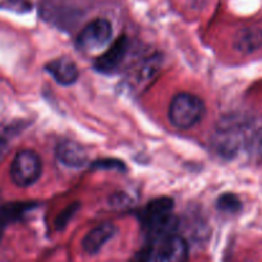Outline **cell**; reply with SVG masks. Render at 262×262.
<instances>
[{"mask_svg": "<svg viewBox=\"0 0 262 262\" xmlns=\"http://www.w3.org/2000/svg\"><path fill=\"white\" fill-rule=\"evenodd\" d=\"M174 201L169 197H159L148 202L141 214V222L152 241H158L173 234L177 220L173 215Z\"/></svg>", "mask_w": 262, "mask_h": 262, "instance_id": "obj_1", "label": "cell"}, {"mask_svg": "<svg viewBox=\"0 0 262 262\" xmlns=\"http://www.w3.org/2000/svg\"><path fill=\"white\" fill-rule=\"evenodd\" d=\"M205 112V104L199 96L189 92H179L171 99L168 115L174 128L188 130L201 122Z\"/></svg>", "mask_w": 262, "mask_h": 262, "instance_id": "obj_2", "label": "cell"}, {"mask_svg": "<svg viewBox=\"0 0 262 262\" xmlns=\"http://www.w3.org/2000/svg\"><path fill=\"white\" fill-rule=\"evenodd\" d=\"M42 173V161L32 150L19 151L10 165V178L18 187H30L40 179Z\"/></svg>", "mask_w": 262, "mask_h": 262, "instance_id": "obj_3", "label": "cell"}, {"mask_svg": "<svg viewBox=\"0 0 262 262\" xmlns=\"http://www.w3.org/2000/svg\"><path fill=\"white\" fill-rule=\"evenodd\" d=\"M113 38V26L105 18H96L83 27L77 43L84 51H96L105 48Z\"/></svg>", "mask_w": 262, "mask_h": 262, "instance_id": "obj_4", "label": "cell"}, {"mask_svg": "<svg viewBox=\"0 0 262 262\" xmlns=\"http://www.w3.org/2000/svg\"><path fill=\"white\" fill-rule=\"evenodd\" d=\"M128 49H129V40L127 36H119L117 40L113 41L106 51L97 56L96 60L94 61L95 71L102 74L117 73L127 58Z\"/></svg>", "mask_w": 262, "mask_h": 262, "instance_id": "obj_5", "label": "cell"}, {"mask_svg": "<svg viewBox=\"0 0 262 262\" xmlns=\"http://www.w3.org/2000/svg\"><path fill=\"white\" fill-rule=\"evenodd\" d=\"M212 145L223 158L234 156L241 147V133L237 125L229 120H223L215 130Z\"/></svg>", "mask_w": 262, "mask_h": 262, "instance_id": "obj_6", "label": "cell"}, {"mask_svg": "<svg viewBox=\"0 0 262 262\" xmlns=\"http://www.w3.org/2000/svg\"><path fill=\"white\" fill-rule=\"evenodd\" d=\"M188 245L182 237L171 234L160 242L155 253V262H187Z\"/></svg>", "mask_w": 262, "mask_h": 262, "instance_id": "obj_7", "label": "cell"}, {"mask_svg": "<svg viewBox=\"0 0 262 262\" xmlns=\"http://www.w3.org/2000/svg\"><path fill=\"white\" fill-rule=\"evenodd\" d=\"M45 71L60 86H72L79 77L77 64L68 58H58L46 64Z\"/></svg>", "mask_w": 262, "mask_h": 262, "instance_id": "obj_8", "label": "cell"}, {"mask_svg": "<svg viewBox=\"0 0 262 262\" xmlns=\"http://www.w3.org/2000/svg\"><path fill=\"white\" fill-rule=\"evenodd\" d=\"M56 159L67 168L79 169L89 161L86 150L74 141H61L56 147Z\"/></svg>", "mask_w": 262, "mask_h": 262, "instance_id": "obj_9", "label": "cell"}, {"mask_svg": "<svg viewBox=\"0 0 262 262\" xmlns=\"http://www.w3.org/2000/svg\"><path fill=\"white\" fill-rule=\"evenodd\" d=\"M117 227L113 223H102L84 235L82 248L90 255H95L117 234Z\"/></svg>", "mask_w": 262, "mask_h": 262, "instance_id": "obj_10", "label": "cell"}, {"mask_svg": "<svg viewBox=\"0 0 262 262\" xmlns=\"http://www.w3.org/2000/svg\"><path fill=\"white\" fill-rule=\"evenodd\" d=\"M262 46V31L257 28H246L234 38V48L242 53H252Z\"/></svg>", "mask_w": 262, "mask_h": 262, "instance_id": "obj_11", "label": "cell"}, {"mask_svg": "<svg viewBox=\"0 0 262 262\" xmlns=\"http://www.w3.org/2000/svg\"><path fill=\"white\" fill-rule=\"evenodd\" d=\"M35 206V204H9L0 207V232L8 224L19 220L26 212L32 210Z\"/></svg>", "mask_w": 262, "mask_h": 262, "instance_id": "obj_12", "label": "cell"}, {"mask_svg": "<svg viewBox=\"0 0 262 262\" xmlns=\"http://www.w3.org/2000/svg\"><path fill=\"white\" fill-rule=\"evenodd\" d=\"M216 206L220 211L227 212V214H235L239 211L242 204H241L239 199L233 193H224L217 199Z\"/></svg>", "mask_w": 262, "mask_h": 262, "instance_id": "obj_13", "label": "cell"}, {"mask_svg": "<svg viewBox=\"0 0 262 262\" xmlns=\"http://www.w3.org/2000/svg\"><path fill=\"white\" fill-rule=\"evenodd\" d=\"M95 169H105V168H112L117 169V170H125L124 164L120 160H113V159H106V160H96L92 165Z\"/></svg>", "mask_w": 262, "mask_h": 262, "instance_id": "obj_14", "label": "cell"}, {"mask_svg": "<svg viewBox=\"0 0 262 262\" xmlns=\"http://www.w3.org/2000/svg\"><path fill=\"white\" fill-rule=\"evenodd\" d=\"M78 207H79L78 204H73V205H71L68 209L64 210V211L61 212L60 215H59L58 220H56V225H58V227H60V228L64 227V225H66L67 223H68L69 220L72 219V216L76 214V211H77V209H78Z\"/></svg>", "mask_w": 262, "mask_h": 262, "instance_id": "obj_15", "label": "cell"}, {"mask_svg": "<svg viewBox=\"0 0 262 262\" xmlns=\"http://www.w3.org/2000/svg\"><path fill=\"white\" fill-rule=\"evenodd\" d=\"M112 201H113V205H117V206L119 207H124L125 205L129 204V199H128L127 194L124 193L115 194V196H113Z\"/></svg>", "mask_w": 262, "mask_h": 262, "instance_id": "obj_16", "label": "cell"}]
</instances>
